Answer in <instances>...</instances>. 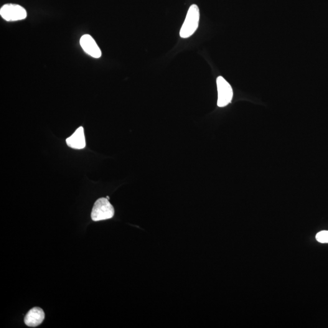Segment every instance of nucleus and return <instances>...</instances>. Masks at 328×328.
Segmentation results:
<instances>
[{
	"label": "nucleus",
	"instance_id": "1",
	"mask_svg": "<svg viewBox=\"0 0 328 328\" xmlns=\"http://www.w3.org/2000/svg\"><path fill=\"white\" fill-rule=\"evenodd\" d=\"M200 9L196 4L190 7L184 24L180 30V36L183 39L191 37L197 30L200 22Z\"/></svg>",
	"mask_w": 328,
	"mask_h": 328
},
{
	"label": "nucleus",
	"instance_id": "2",
	"mask_svg": "<svg viewBox=\"0 0 328 328\" xmlns=\"http://www.w3.org/2000/svg\"><path fill=\"white\" fill-rule=\"evenodd\" d=\"M114 212L113 206L107 198H99L94 204L91 219L94 221L108 220L114 217Z\"/></svg>",
	"mask_w": 328,
	"mask_h": 328
},
{
	"label": "nucleus",
	"instance_id": "3",
	"mask_svg": "<svg viewBox=\"0 0 328 328\" xmlns=\"http://www.w3.org/2000/svg\"><path fill=\"white\" fill-rule=\"evenodd\" d=\"M0 15L7 22L19 21L26 19V10L19 4H7L0 9Z\"/></svg>",
	"mask_w": 328,
	"mask_h": 328
},
{
	"label": "nucleus",
	"instance_id": "4",
	"mask_svg": "<svg viewBox=\"0 0 328 328\" xmlns=\"http://www.w3.org/2000/svg\"><path fill=\"white\" fill-rule=\"evenodd\" d=\"M218 89V102L219 107H225L232 101L233 98V90L230 84L220 76L217 79Z\"/></svg>",
	"mask_w": 328,
	"mask_h": 328
},
{
	"label": "nucleus",
	"instance_id": "5",
	"mask_svg": "<svg viewBox=\"0 0 328 328\" xmlns=\"http://www.w3.org/2000/svg\"><path fill=\"white\" fill-rule=\"evenodd\" d=\"M80 44L86 54L96 58L101 57V50L91 35L88 34L83 35L80 40Z\"/></svg>",
	"mask_w": 328,
	"mask_h": 328
},
{
	"label": "nucleus",
	"instance_id": "6",
	"mask_svg": "<svg viewBox=\"0 0 328 328\" xmlns=\"http://www.w3.org/2000/svg\"><path fill=\"white\" fill-rule=\"evenodd\" d=\"M45 312L40 307H35L27 312L25 323L27 327H36L42 324L45 319Z\"/></svg>",
	"mask_w": 328,
	"mask_h": 328
},
{
	"label": "nucleus",
	"instance_id": "7",
	"mask_svg": "<svg viewBox=\"0 0 328 328\" xmlns=\"http://www.w3.org/2000/svg\"><path fill=\"white\" fill-rule=\"evenodd\" d=\"M68 146L74 149L80 150L86 147V141L84 129L80 126L75 133L66 139Z\"/></svg>",
	"mask_w": 328,
	"mask_h": 328
},
{
	"label": "nucleus",
	"instance_id": "8",
	"mask_svg": "<svg viewBox=\"0 0 328 328\" xmlns=\"http://www.w3.org/2000/svg\"><path fill=\"white\" fill-rule=\"evenodd\" d=\"M317 241L321 243H328V231L323 230L318 233L315 236Z\"/></svg>",
	"mask_w": 328,
	"mask_h": 328
}]
</instances>
